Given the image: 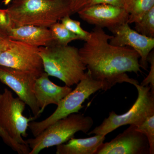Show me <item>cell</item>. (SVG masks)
<instances>
[{
	"instance_id": "1",
	"label": "cell",
	"mask_w": 154,
	"mask_h": 154,
	"mask_svg": "<svg viewBox=\"0 0 154 154\" xmlns=\"http://www.w3.org/2000/svg\"><path fill=\"white\" fill-rule=\"evenodd\" d=\"M112 37L103 28L95 27L89 38L79 49L81 59L91 76L102 82L107 90L118 83L133 85L138 83L126 73L133 72L138 75L142 72L138 54L128 46L110 44L109 40Z\"/></svg>"
},
{
	"instance_id": "2",
	"label": "cell",
	"mask_w": 154,
	"mask_h": 154,
	"mask_svg": "<svg viewBox=\"0 0 154 154\" xmlns=\"http://www.w3.org/2000/svg\"><path fill=\"white\" fill-rule=\"evenodd\" d=\"M13 27L33 25L49 28L72 15L65 0H18L7 8Z\"/></svg>"
},
{
	"instance_id": "3",
	"label": "cell",
	"mask_w": 154,
	"mask_h": 154,
	"mask_svg": "<svg viewBox=\"0 0 154 154\" xmlns=\"http://www.w3.org/2000/svg\"><path fill=\"white\" fill-rule=\"evenodd\" d=\"M38 49L44 72L49 76L57 78L69 87L77 85L85 76L87 68L79 48L53 44Z\"/></svg>"
},
{
	"instance_id": "4",
	"label": "cell",
	"mask_w": 154,
	"mask_h": 154,
	"mask_svg": "<svg viewBox=\"0 0 154 154\" xmlns=\"http://www.w3.org/2000/svg\"><path fill=\"white\" fill-rule=\"evenodd\" d=\"M93 125L94 120L90 116L78 113L70 114L50 125L36 137L25 140L30 149L29 154H38L45 149L65 143L79 131L88 133Z\"/></svg>"
},
{
	"instance_id": "5",
	"label": "cell",
	"mask_w": 154,
	"mask_h": 154,
	"mask_svg": "<svg viewBox=\"0 0 154 154\" xmlns=\"http://www.w3.org/2000/svg\"><path fill=\"white\" fill-rule=\"evenodd\" d=\"M76 85L74 90L61 100L51 115L41 121H33L29 123L28 128L34 137L57 120L72 113H79L84 107L83 103L92 94L99 90L107 91L105 85L94 79L88 70L84 78Z\"/></svg>"
},
{
	"instance_id": "6",
	"label": "cell",
	"mask_w": 154,
	"mask_h": 154,
	"mask_svg": "<svg viewBox=\"0 0 154 154\" xmlns=\"http://www.w3.org/2000/svg\"><path fill=\"white\" fill-rule=\"evenodd\" d=\"M134 85L137 89L138 96L134 105L127 112L118 115L112 111L102 124L88 133L106 136L123 125H140L148 117L154 114V93L149 86H142L138 83Z\"/></svg>"
},
{
	"instance_id": "7",
	"label": "cell",
	"mask_w": 154,
	"mask_h": 154,
	"mask_svg": "<svg viewBox=\"0 0 154 154\" xmlns=\"http://www.w3.org/2000/svg\"><path fill=\"white\" fill-rule=\"evenodd\" d=\"M26 105L19 97H14L7 88L0 94V127L15 141L27 145L23 137H28L29 123L36 119L24 115Z\"/></svg>"
},
{
	"instance_id": "8",
	"label": "cell",
	"mask_w": 154,
	"mask_h": 154,
	"mask_svg": "<svg viewBox=\"0 0 154 154\" xmlns=\"http://www.w3.org/2000/svg\"><path fill=\"white\" fill-rule=\"evenodd\" d=\"M0 66L32 74L36 78L44 72L38 48L11 40V46L0 55Z\"/></svg>"
},
{
	"instance_id": "9",
	"label": "cell",
	"mask_w": 154,
	"mask_h": 154,
	"mask_svg": "<svg viewBox=\"0 0 154 154\" xmlns=\"http://www.w3.org/2000/svg\"><path fill=\"white\" fill-rule=\"evenodd\" d=\"M36 78L28 72L0 66V82L11 88L28 105L35 119L41 115L33 92Z\"/></svg>"
},
{
	"instance_id": "10",
	"label": "cell",
	"mask_w": 154,
	"mask_h": 154,
	"mask_svg": "<svg viewBox=\"0 0 154 154\" xmlns=\"http://www.w3.org/2000/svg\"><path fill=\"white\" fill-rule=\"evenodd\" d=\"M136 127L130 125L109 142L103 143L96 154H150L146 137Z\"/></svg>"
},
{
	"instance_id": "11",
	"label": "cell",
	"mask_w": 154,
	"mask_h": 154,
	"mask_svg": "<svg viewBox=\"0 0 154 154\" xmlns=\"http://www.w3.org/2000/svg\"><path fill=\"white\" fill-rule=\"evenodd\" d=\"M81 19L99 28H107L112 33L127 23L129 15L123 8L109 5H95L77 13Z\"/></svg>"
},
{
	"instance_id": "12",
	"label": "cell",
	"mask_w": 154,
	"mask_h": 154,
	"mask_svg": "<svg viewBox=\"0 0 154 154\" xmlns=\"http://www.w3.org/2000/svg\"><path fill=\"white\" fill-rule=\"evenodd\" d=\"M113 35L109 43L119 47L128 46L134 49L140 57L141 68L147 70L148 57L154 49V38L144 36L131 28L125 23L112 32Z\"/></svg>"
},
{
	"instance_id": "13",
	"label": "cell",
	"mask_w": 154,
	"mask_h": 154,
	"mask_svg": "<svg viewBox=\"0 0 154 154\" xmlns=\"http://www.w3.org/2000/svg\"><path fill=\"white\" fill-rule=\"evenodd\" d=\"M49 77L44 72L36 78L34 84L33 92L40 114L48 105L52 104L57 106L61 100L72 91V88L68 86L56 85L50 80Z\"/></svg>"
},
{
	"instance_id": "14",
	"label": "cell",
	"mask_w": 154,
	"mask_h": 154,
	"mask_svg": "<svg viewBox=\"0 0 154 154\" xmlns=\"http://www.w3.org/2000/svg\"><path fill=\"white\" fill-rule=\"evenodd\" d=\"M9 39L22 42L37 47L54 44L49 28L33 25H23L11 28L7 32Z\"/></svg>"
},
{
	"instance_id": "15",
	"label": "cell",
	"mask_w": 154,
	"mask_h": 154,
	"mask_svg": "<svg viewBox=\"0 0 154 154\" xmlns=\"http://www.w3.org/2000/svg\"><path fill=\"white\" fill-rule=\"evenodd\" d=\"M105 136L95 135L86 138H72L66 143L56 146V154H96Z\"/></svg>"
},
{
	"instance_id": "16",
	"label": "cell",
	"mask_w": 154,
	"mask_h": 154,
	"mask_svg": "<svg viewBox=\"0 0 154 154\" xmlns=\"http://www.w3.org/2000/svg\"><path fill=\"white\" fill-rule=\"evenodd\" d=\"M154 8V0H125L123 8L129 15L127 23L139 22Z\"/></svg>"
},
{
	"instance_id": "17",
	"label": "cell",
	"mask_w": 154,
	"mask_h": 154,
	"mask_svg": "<svg viewBox=\"0 0 154 154\" xmlns=\"http://www.w3.org/2000/svg\"><path fill=\"white\" fill-rule=\"evenodd\" d=\"M51 32L54 44L57 45H69L72 41L81 40L79 37L70 31L61 23H54L49 28Z\"/></svg>"
},
{
	"instance_id": "18",
	"label": "cell",
	"mask_w": 154,
	"mask_h": 154,
	"mask_svg": "<svg viewBox=\"0 0 154 154\" xmlns=\"http://www.w3.org/2000/svg\"><path fill=\"white\" fill-rule=\"evenodd\" d=\"M134 30L144 36L154 38V8L140 21L134 23Z\"/></svg>"
},
{
	"instance_id": "19",
	"label": "cell",
	"mask_w": 154,
	"mask_h": 154,
	"mask_svg": "<svg viewBox=\"0 0 154 154\" xmlns=\"http://www.w3.org/2000/svg\"><path fill=\"white\" fill-rule=\"evenodd\" d=\"M70 16H66L61 19V23L70 31L77 35L81 40L86 41L91 36V32L84 30L81 26V22L73 20L70 18Z\"/></svg>"
},
{
	"instance_id": "20",
	"label": "cell",
	"mask_w": 154,
	"mask_h": 154,
	"mask_svg": "<svg viewBox=\"0 0 154 154\" xmlns=\"http://www.w3.org/2000/svg\"><path fill=\"white\" fill-rule=\"evenodd\" d=\"M136 129L146 137L149 146L150 154H154V114L148 117Z\"/></svg>"
},
{
	"instance_id": "21",
	"label": "cell",
	"mask_w": 154,
	"mask_h": 154,
	"mask_svg": "<svg viewBox=\"0 0 154 154\" xmlns=\"http://www.w3.org/2000/svg\"><path fill=\"white\" fill-rule=\"evenodd\" d=\"M0 137L2 139L3 141L11 149L19 154L25 153L27 151V147L25 144L18 143L13 140L0 127Z\"/></svg>"
},
{
	"instance_id": "22",
	"label": "cell",
	"mask_w": 154,
	"mask_h": 154,
	"mask_svg": "<svg viewBox=\"0 0 154 154\" xmlns=\"http://www.w3.org/2000/svg\"><path fill=\"white\" fill-rule=\"evenodd\" d=\"M148 62L150 63V70L148 75L141 83L140 85L149 86L151 91L154 93V53L153 50L149 54L148 57Z\"/></svg>"
},
{
	"instance_id": "23",
	"label": "cell",
	"mask_w": 154,
	"mask_h": 154,
	"mask_svg": "<svg viewBox=\"0 0 154 154\" xmlns=\"http://www.w3.org/2000/svg\"><path fill=\"white\" fill-rule=\"evenodd\" d=\"M125 1V0H86L81 10L91 6L101 4L111 5L123 8Z\"/></svg>"
},
{
	"instance_id": "24",
	"label": "cell",
	"mask_w": 154,
	"mask_h": 154,
	"mask_svg": "<svg viewBox=\"0 0 154 154\" xmlns=\"http://www.w3.org/2000/svg\"><path fill=\"white\" fill-rule=\"evenodd\" d=\"M11 28H13V25L7 9H0V29L7 33Z\"/></svg>"
},
{
	"instance_id": "25",
	"label": "cell",
	"mask_w": 154,
	"mask_h": 154,
	"mask_svg": "<svg viewBox=\"0 0 154 154\" xmlns=\"http://www.w3.org/2000/svg\"><path fill=\"white\" fill-rule=\"evenodd\" d=\"M68 3L72 14H73L78 13L81 9L86 0H65Z\"/></svg>"
},
{
	"instance_id": "26",
	"label": "cell",
	"mask_w": 154,
	"mask_h": 154,
	"mask_svg": "<svg viewBox=\"0 0 154 154\" xmlns=\"http://www.w3.org/2000/svg\"><path fill=\"white\" fill-rule=\"evenodd\" d=\"M11 40L9 38L0 39V55L11 46Z\"/></svg>"
},
{
	"instance_id": "27",
	"label": "cell",
	"mask_w": 154,
	"mask_h": 154,
	"mask_svg": "<svg viewBox=\"0 0 154 154\" xmlns=\"http://www.w3.org/2000/svg\"><path fill=\"white\" fill-rule=\"evenodd\" d=\"M8 38V37L7 33L5 31L0 29V39H6Z\"/></svg>"
},
{
	"instance_id": "28",
	"label": "cell",
	"mask_w": 154,
	"mask_h": 154,
	"mask_svg": "<svg viewBox=\"0 0 154 154\" xmlns=\"http://www.w3.org/2000/svg\"><path fill=\"white\" fill-rule=\"evenodd\" d=\"M8 2H15V1H18V0H8Z\"/></svg>"
}]
</instances>
